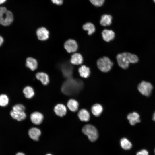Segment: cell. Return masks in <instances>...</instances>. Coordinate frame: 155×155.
I'll list each match as a JSON object with an SVG mask.
<instances>
[{"instance_id":"cell-13","label":"cell","mask_w":155,"mask_h":155,"mask_svg":"<svg viewBox=\"0 0 155 155\" xmlns=\"http://www.w3.org/2000/svg\"><path fill=\"white\" fill-rule=\"evenodd\" d=\"M71 66L67 63H63L61 65V70L63 75L67 78H71L72 73Z\"/></svg>"},{"instance_id":"cell-3","label":"cell","mask_w":155,"mask_h":155,"mask_svg":"<svg viewBox=\"0 0 155 155\" xmlns=\"http://www.w3.org/2000/svg\"><path fill=\"white\" fill-rule=\"evenodd\" d=\"M13 20L12 13L4 7H0V24L4 26L10 25Z\"/></svg>"},{"instance_id":"cell-7","label":"cell","mask_w":155,"mask_h":155,"mask_svg":"<svg viewBox=\"0 0 155 155\" xmlns=\"http://www.w3.org/2000/svg\"><path fill=\"white\" fill-rule=\"evenodd\" d=\"M11 118L18 122H21L25 120L26 114L25 111H14L11 110L9 113Z\"/></svg>"},{"instance_id":"cell-12","label":"cell","mask_w":155,"mask_h":155,"mask_svg":"<svg viewBox=\"0 0 155 155\" xmlns=\"http://www.w3.org/2000/svg\"><path fill=\"white\" fill-rule=\"evenodd\" d=\"M41 133L40 130L35 127L31 128L28 131V134L32 140L36 141L39 140Z\"/></svg>"},{"instance_id":"cell-27","label":"cell","mask_w":155,"mask_h":155,"mask_svg":"<svg viewBox=\"0 0 155 155\" xmlns=\"http://www.w3.org/2000/svg\"><path fill=\"white\" fill-rule=\"evenodd\" d=\"M83 29L88 31V34L91 35L95 31V28L94 25L91 23H87L83 26Z\"/></svg>"},{"instance_id":"cell-32","label":"cell","mask_w":155,"mask_h":155,"mask_svg":"<svg viewBox=\"0 0 155 155\" xmlns=\"http://www.w3.org/2000/svg\"><path fill=\"white\" fill-rule=\"evenodd\" d=\"M4 40L2 36L0 35V46H1Z\"/></svg>"},{"instance_id":"cell-1","label":"cell","mask_w":155,"mask_h":155,"mask_svg":"<svg viewBox=\"0 0 155 155\" xmlns=\"http://www.w3.org/2000/svg\"><path fill=\"white\" fill-rule=\"evenodd\" d=\"M116 59L119 65L124 69L127 68L130 63H136L139 61L137 55L128 52L118 54L117 56Z\"/></svg>"},{"instance_id":"cell-24","label":"cell","mask_w":155,"mask_h":155,"mask_svg":"<svg viewBox=\"0 0 155 155\" xmlns=\"http://www.w3.org/2000/svg\"><path fill=\"white\" fill-rule=\"evenodd\" d=\"M80 75L82 77L86 78L90 74V70L89 67L84 65H82L78 69Z\"/></svg>"},{"instance_id":"cell-5","label":"cell","mask_w":155,"mask_h":155,"mask_svg":"<svg viewBox=\"0 0 155 155\" xmlns=\"http://www.w3.org/2000/svg\"><path fill=\"white\" fill-rule=\"evenodd\" d=\"M97 64L99 69L104 72L110 71L113 64L109 58L106 57L99 59L97 61Z\"/></svg>"},{"instance_id":"cell-2","label":"cell","mask_w":155,"mask_h":155,"mask_svg":"<svg viewBox=\"0 0 155 155\" xmlns=\"http://www.w3.org/2000/svg\"><path fill=\"white\" fill-rule=\"evenodd\" d=\"M82 85L71 78H68L64 83L62 88L63 92L67 95L77 93L82 89Z\"/></svg>"},{"instance_id":"cell-8","label":"cell","mask_w":155,"mask_h":155,"mask_svg":"<svg viewBox=\"0 0 155 155\" xmlns=\"http://www.w3.org/2000/svg\"><path fill=\"white\" fill-rule=\"evenodd\" d=\"M64 47L68 52L73 53L77 50L78 48V45L75 40L72 39H69L66 41L64 43Z\"/></svg>"},{"instance_id":"cell-36","label":"cell","mask_w":155,"mask_h":155,"mask_svg":"<svg viewBox=\"0 0 155 155\" xmlns=\"http://www.w3.org/2000/svg\"><path fill=\"white\" fill-rule=\"evenodd\" d=\"M46 155H52L50 154H46Z\"/></svg>"},{"instance_id":"cell-6","label":"cell","mask_w":155,"mask_h":155,"mask_svg":"<svg viewBox=\"0 0 155 155\" xmlns=\"http://www.w3.org/2000/svg\"><path fill=\"white\" fill-rule=\"evenodd\" d=\"M138 89L142 95L146 96H149L153 89V86L150 82L142 81L138 86Z\"/></svg>"},{"instance_id":"cell-16","label":"cell","mask_w":155,"mask_h":155,"mask_svg":"<svg viewBox=\"0 0 155 155\" xmlns=\"http://www.w3.org/2000/svg\"><path fill=\"white\" fill-rule=\"evenodd\" d=\"M36 78L40 80L43 85H47L49 83V77L48 75L44 72H38L36 74Z\"/></svg>"},{"instance_id":"cell-20","label":"cell","mask_w":155,"mask_h":155,"mask_svg":"<svg viewBox=\"0 0 155 155\" xmlns=\"http://www.w3.org/2000/svg\"><path fill=\"white\" fill-rule=\"evenodd\" d=\"M78 116L79 119L82 121H88L90 118V115L88 111L85 109H82L79 111Z\"/></svg>"},{"instance_id":"cell-25","label":"cell","mask_w":155,"mask_h":155,"mask_svg":"<svg viewBox=\"0 0 155 155\" xmlns=\"http://www.w3.org/2000/svg\"><path fill=\"white\" fill-rule=\"evenodd\" d=\"M103 111L102 106L99 104H96L93 105L91 108L92 113L95 116H100Z\"/></svg>"},{"instance_id":"cell-28","label":"cell","mask_w":155,"mask_h":155,"mask_svg":"<svg viewBox=\"0 0 155 155\" xmlns=\"http://www.w3.org/2000/svg\"><path fill=\"white\" fill-rule=\"evenodd\" d=\"M12 110L14 111H25L26 110V107L22 103H17L13 106L12 107Z\"/></svg>"},{"instance_id":"cell-35","label":"cell","mask_w":155,"mask_h":155,"mask_svg":"<svg viewBox=\"0 0 155 155\" xmlns=\"http://www.w3.org/2000/svg\"><path fill=\"white\" fill-rule=\"evenodd\" d=\"M153 119L155 121V111L154 112L153 115Z\"/></svg>"},{"instance_id":"cell-26","label":"cell","mask_w":155,"mask_h":155,"mask_svg":"<svg viewBox=\"0 0 155 155\" xmlns=\"http://www.w3.org/2000/svg\"><path fill=\"white\" fill-rule=\"evenodd\" d=\"M120 145L123 149L125 150H129L132 147L131 143L127 138H123L121 139L120 142Z\"/></svg>"},{"instance_id":"cell-14","label":"cell","mask_w":155,"mask_h":155,"mask_svg":"<svg viewBox=\"0 0 155 155\" xmlns=\"http://www.w3.org/2000/svg\"><path fill=\"white\" fill-rule=\"evenodd\" d=\"M127 118L130 124L132 125H134L137 123L140 122V115L135 112L129 113L127 115Z\"/></svg>"},{"instance_id":"cell-23","label":"cell","mask_w":155,"mask_h":155,"mask_svg":"<svg viewBox=\"0 0 155 155\" xmlns=\"http://www.w3.org/2000/svg\"><path fill=\"white\" fill-rule=\"evenodd\" d=\"M112 17L109 15L104 14L101 17L100 21V24L103 26H109L112 23Z\"/></svg>"},{"instance_id":"cell-22","label":"cell","mask_w":155,"mask_h":155,"mask_svg":"<svg viewBox=\"0 0 155 155\" xmlns=\"http://www.w3.org/2000/svg\"><path fill=\"white\" fill-rule=\"evenodd\" d=\"M67 106L69 109L73 112L77 111L79 107L78 102L76 100L73 99H70L68 101Z\"/></svg>"},{"instance_id":"cell-15","label":"cell","mask_w":155,"mask_h":155,"mask_svg":"<svg viewBox=\"0 0 155 155\" xmlns=\"http://www.w3.org/2000/svg\"><path fill=\"white\" fill-rule=\"evenodd\" d=\"M103 39L105 41L108 42L113 40L115 36L114 32L111 30L105 29L102 33Z\"/></svg>"},{"instance_id":"cell-33","label":"cell","mask_w":155,"mask_h":155,"mask_svg":"<svg viewBox=\"0 0 155 155\" xmlns=\"http://www.w3.org/2000/svg\"><path fill=\"white\" fill-rule=\"evenodd\" d=\"M6 0H0V4H2L6 1Z\"/></svg>"},{"instance_id":"cell-19","label":"cell","mask_w":155,"mask_h":155,"mask_svg":"<svg viewBox=\"0 0 155 155\" xmlns=\"http://www.w3.org/2000/svg\"><path fill=\"white\" fill-rule=\"evenodd\" d=\"M22 92L25 97L28 99L32 98L35 94L34 89L29 86L25 87L23 90Z\"/></svg>"},{"instance_id":"cell-9","label":"cell","mask_w":155,"mask_h":155,"mask_svg":"<svg viewBox=\"0 0 155 155\" xmlns=\"http://www.w3.org/2000/svg\"><path fill=\"white\" fill-rule=\"evenodd\" d=\"M30 118L33 124L38 125L41 124L42 122L44 119V116L40 112L35 111L31 114Z\"/></svg>"},{"instance_id":"cell-18","label":"cell","mask_w":155,"mask_h":155,"mask_svg":"<svg viewBox=\"0 0 155 155\" xmlns=\"http://www.w3.org/2000/svg\"><path fill=\"white\" fill-rule=\"evenodd\" d=\"M70 61L71 63L73 64L79 65L82 63L83 58L80 54L76 53L71 55Z\"/></svg>"},{"instance_id":"cell-29","label":"cell","mask_w":155,"mask_h":155,"mask_svg":"<svg viewBox=\"0 0 155 155\" xmlns=\"http://www.w3.org/2000/svg\"><path fill=\"white\" fill-rule=\"evenodd\" d=\"M90 2L96 6H101L103 4L104 0H89Z\"/></svg>"},{"instance_id":"cell-38","label":"cell","mask_w":155,"mask_h":155,"mask_svg":"<svg viewBox=\"0 0 155 155\" xmlns=\"http://www.w3.org/2000/svg\"><path fill=\"white\" fill-rule=\"evenodd\" d=\"M154 152H155V149L154 150Z\"/></svg>"},{"instance_id":"cell-21","label":"cell","mask_w":155,"mask_h":155,"mask_svg":"<svg viewBox=\"0 0 155 155\" xmlns=\"http://www.w3.org/2000/svg\"><path fill=\"white\" fill-rule=\"evenodd\" d=\"M10 99L9 96L5 93L0 94V107H5L9 104Z\"/></svg>"},{"instance_id":"cell-37","label":"cell","mask_w":155,"mask_h":155,"mask_svg":"<svg viewBox=\"0 0 155 155\" xmlns=\"http://www.w3.org/2000/svg\"><path fill=\"white\" fill-rule=\"evenodd\" d=\"M153 1H154V2L155 3V0H153Z\"/></svg>"},{"instance_id":"cell-4","label":"cell","mask_w":155,"mask_h":155,"mask_svg":"<svg viewBox=\"0 0 155 155\" xmlns=\"http://www.w3.org/2000/svg\"><path fill=\"white\" fill-rule=\"evenodd\" d=\"M82 131L91 142H95L98 138V131L96 127L91 125L88 124L84 126L82 129Z\"/></svg>"},{"instance_id":"cell-10","label":"cell","mask_w":155,"mask_h":155,"mask_svg":"<svg viewBox=\"0 0 155 155\" xmlns=\"http://www.w3.org/2000/svg\"><path fill=\"white\" fill-rule=\"evenodd\" d=\"M36 34L38 39L40 40H45L49 37V32L44 27L38 28L36 31Z\"/></svg>"},{"instance_id":"cell-11","label":"cell","mask_w":155,"mask_h":155,"mask_svg":"<svg viewBox=\"0 0 155 155\" xmlns=\"http://www.w3.org/2000/svg\"><path fill=\"white\" fill-rule=\"evenodd\" d=\"M54 111L55 114L60 117H63L66 114L67 109L65 106L62 104H58L54 107Z\"/></svg>"},{"instance_id":"cell-17","label":"cell","mask_w":155,"mask_h":155,"mask_svg":"<svg viewBox=\"0 0 155 155\" xmlns=\"http://www.w3.org/2000/svg\"><path fill=\"white\" fill-rule=\"evenodd\" d=\"M26 65L31 70L34 71L37 68L38 64L35 59L32 57H29L26 59Z\"/></svg>"},{"instance_id":"cell-31","label":"cell","mask_w":155,"mask_h":155,"mask_svg":"<svg viewBox=\"0 0 155 155\" xmlns=\"http://www.w3.org/2000/svg\"><path fill=\"white\" fill-rule=\"evenodd\" d=\"M52 2L54 4L58 5H61L63 3V0H51Z\"/></svg>"},{"instance_id":"cell-34","label":"cell","mask_w":155,"mask_h":155,"mask_svg":"<svg viewBox=\"0 0 155 155\" xmlns=\"http://www.w3.org/2000/svg\"><path fill=\"white\" fill-rule=\"evenodd\" d=\"M16 155H25V154L22 152H18L17 153Z\"/></svg>"},{"instance_id":"cell-30","label":"cell","mask_w":155,"mask_h":155,"mask_svg":"<svg viewBox=\"0 0 155 155\" xmlns=\"http://www.w3.org/2000/svg\"><path fill=\"white\" fill-rule=\"evenodd\" d=\"M136 155H148V153L146 150L143 149L138 152Z\"/></svg>"}]
</instances>
